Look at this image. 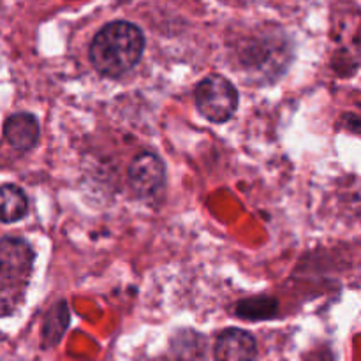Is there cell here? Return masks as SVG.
<instances>
[{"mask_svg": "<svg viewBox=\"0 0 361 361\" xmlns=\"http://www.w3.org/2000/svg\"><path fill=\"white\" fill-rule=\"evenodd\" d=\"M289 53L284 44L274 42V39H263L247 46L242 55V62L247 69L256 73H267L270 80L277 76L279 71H284Z\"/></svg>", "mask_w": 361, "mask_h": 361, "instance_id": "cell-5", "label": "cell"}, {"mask_svg": "<svg viewBox=\"0 0 361 361\" xmlns=\"http://www.w3.org/2000/svg\"><path fill=\"white\" fill-rule=\"evenodd\" d=\"M129 185L137 197H152L159 194L166 182V166L157 154L141 152L133 159L127 171Z\"/></svg>", "mask_w": 361, "mask_h": 361, "instance_id": "cell-3", "label": "cell"}, {"mask_svg": "<svg viewBox=\"0 0 361 361\" xmlns=\"http://www.w3.org/2000/svg\"><path fill=\"white\" fill-rule=\"evenodd\" d=\"M67 326H69V307H67L66 300H59L48 310L44 324H42V342H44L46 348L59 344L66 334Z\"/></svg>", "mask_w": 361, "mask_h": 361, "instance_id": "cell-9", "label": "cell"}, {"mask_svg": "<svg viewBox=\"0 0 361 361\" xmlns=\"http://www.w3.org/2000/svg\"><path fill=\"white\" fill-rule=\"evenodd\" d=\"M194 102L208 122L226 123L238 109V90L228 78L210 74L196 85Z\"/></svg>", "mask_w": 361, "mask_h": 361, "instance_id": "cell-2", "label": "cell"}, {"mask_svg": "<svg viewBox=\"0 0 361 361\" xmlns=\"http://www.w3.org/2000/svg\"><path fill=\"white\" fill-rule=\"evenodd\" d=\"M307 361H331V356L330 353H317V355L310 356Z\"/></svg>", "mask_w": 361, "mask_h": 361, "instance_id": "cell-11", "label": "cell"}, {"mask_svg": "<svg viewBox=\"0 0 361 361\" xmlns=\"http://www.w3.org/2000/svg\"><path fill=\"white\" fill-rule=\"evenodd\" d=\"M39 134V122L32 113H14L4 123V137L18 152L32 150L37 145Z\"/></svg>", "mask_w": 361, "mask_h": 361, "instance_id": "cell-7", "label": "cell"}, {"mask_svg": "<svg viewBox=\"0 0 361 361\" xmlns=\"http://www.w3.org/2000/svg\"><path fill=\"white\" fill-rule=\"evenodd\" d=\"M215 361H254L257 342L252 334L242 328H228L215 341Z\"/></svg>", "mask_w": 361, "mask_h": 361, "instance_id": "cell-6", "label": "cell"}, {"mask_svg": "<svg viewBox=\"0 0 361 361\" xmlns=\"http://www.w3.org/2000/svg\"><path fill=\"white\" fill-rule=\"evenodd\" d=\"M28 212V197L18 185H0V222L13 224L21 221Z\"/></svg>", "mask_w": 361, "mask_h": 361, "instance_id": "cell-8", "label": "cell"}, {"mask_svg": "<svg viewBox=\"0 0 361 361\" xmlns=\"http://www.w3.org/2000/svg\"><path fill=\"white\" fill-rule=\"evenodd\" d=\"M35 252L30 243L16 236L0 240V275L4 281L23 284L34 270Z\"/></svg>", "mask_w": 361, "mask_h": 361, "instance_id": "cell-4", "label": "cell"}, {"mask_svg": "<svg viewBox=\"0 0 361 361\" xmlns=\"http://www.w3.org/2000/svg\"><path fill=\"white\" fill-rule=\"evenodd\" d=\"M279 310V302L270 296H256V298H247L236 305V316L249 321H263L275 317Z\"/></svg>", "mask_w": 361, "mask_h": 361, "instance_id": "cell-10", "label": "cell"}, {"mask_svg": "<svg viewBox=\"0 0 361 361\" xmlns=\"http://www.w3.org/2000/svg\"><path fill=\"white\" fill-rule=\"evenodd\" d=\"M145 51V35L130 21H111L92 39L88 56L99 74L120 78L137 66Z\"/></svg>", "mask_w": 361, "mask_h": 361, "instance_id": "cell-1", "label": "cell"}]
</instances>
